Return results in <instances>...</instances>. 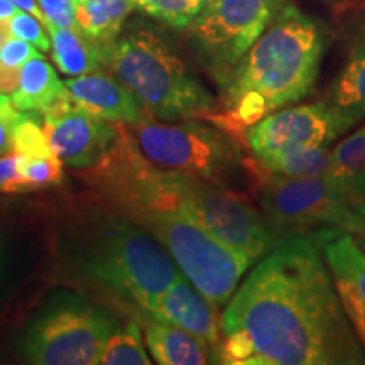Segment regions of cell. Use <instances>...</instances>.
<instances>
[{"label":"cell","mask_w":365,"mask_h":365,"mask_svg":"<svg viewBox=\"0 0 365 365\" xmlns=\"http://www.w3.org/2000/svg\"><path fill=\"white\" fill-rule=\"evenodd\" d=\"M117 323L85 296L56 291L24 328L19 357L36 365H95Z\"/></svg>","instance_id":"obj_5"},{"label":"cell","mask_w":365,"mask_h":365,"mask_svg":"<svg viewBox=\"0 0 365 365\" xmlns=\"http://www.w3.org/2000/svg\"><path fill=\"white\" fill-rule=\"evenodd\" d=\"M85 279L148 309L181 276V269L148 230L120 212H90L68 242Z\"/></svg>","instance_id":"obj_3"},{"label":"cell","mask_w":365,"mask_h":365,"mask_svg":"<svg viewBox=\"0 0 365 365\" xmlns=\"http://www.w3.org/2000/svg\"><path fill=\"white\" fill-rule=\"evenodd\" d=\"M78 29L100 48H108L120 34L135 0H73Z\"/></svg>","instance_id":"obj_19"},{"label":"cell","mask_w":365,"mask_h":365,"mask_svg":"<svg viewBox=\"0 0 365 365\" xmlns=\"http://www.w3.org/2000/svg\"><path fill=\"white\" fill-rule=\"evenodd\" d=\"M103 365H149V355L144 349L143 333L135 322L115 325L105 344L100 362Z\"/></svg>","instance_id":"obj_23"},{"label":"cell","mask_w":365,"mask_h":365,"mask_svg":"<svg viewBox=\"0 0 365 365\" xmlns=\"http://www.w3.org/2000/svg\"><path fill=\"white\" fill-rule=\"evenodd\" d=\"M132 134L144 156L161 170L185 173L228 190L244 182L250 173L235 137L218 125L193 118L181 124L144 118L132 124Z\"/></svg>","instance_id":"obj_6"},{"label":"cell","mask_w":365,"mask_h":365,"mask_svg":"<svg viewBox=\"0 0 365 365\" xmlns=\"http://www.w3.org/2000/svg\"><path fill=\"white\" fill-rule=\"evenodd\" d=\"M182 208L200 227L234 252L257 262L282 240L245 196L200 178L171 171Z\"/></svg>","instance_id":"obj_10"},{"label":"cell","mask_w":365,"mask_h":365,"mask_svg":"<svg viewBox=\"0 0 365 365\" xmlns=\"http://www.w3.org/2000/svg\"><path fill=\"white\" fill-rule=\"evenodd\" d=\"M145 312L156 319L171 323L198 336L210 349L215 350L217 359L222 341V319L218 318L215 304L205 298L185 274L154 299Z\"/></svg>","instance_id":"obj_14"},{"label":"cell","mask_w":365,"mask_h":365,"mask_svg":"<svg viewBox=\"0 0 365 365\" xmlns=\"http://www.w3.org/2000/svg\"><path fill=\"white\" fill-rule=\"evenodd\" d=\"M51 34L53 59L65 75L80 76L97 71L103 65L102 48L93 43L80 29L46 24Z\"/></svg>","instance_id":"obj_21"},{"label":"cell","mask_w":365,"mask_h":365,"mask_svg":"<svg viewBox=\"0 0 365 365\" xmlns=\"http://www.w3.org/2000/svg\"><path fill=\"white\" fill-rule=\"evenodd\" d=\"M19 161V171L29 186V190L49 188L58 186L63 181V161L56 158L51 159H26L16 154Z\"/></svg>","instance_id":"obj_26"},{"label":"cell","mask_w":365,"mask_h":365,"mask_svg":"<svg viewBox=\"0 0 365 365\" xmlns=\"http://www.w3.org/2000/svg\"><path fill=\"white\" fill-rule=\"evenodd\" d=\"M66 91V85L59 80L54 68L41 56L29 59L21 68L19 88L11 98L21 112L44 115L59 98L65 97Z\"/></svg>","instance_id":"obj_20"},{"label":"cell","mask_w":365,"mask_h":365,"mask_svg":"<svg viewBox=\"0 0 365 365\" xmlns=\"http://www.w3.org/2000/svg\"><path fill=\"white\" fill-rule=\"evenodd\" d=\"M41 11L46 17V24L51 22L59 27H70V29H78L75 19V7L73 0H38Z\"/></svg>","instance_id":"obj_30"},{"label":"cell","mask_w":365,"mask_h":365,"mask_svg":"<svg viewBox=\"0 0 365 365\" xmlns=\"http://www.w3.org/2000/svg\"><path fill=\"white\" fill-rule=\"evenodd\" d=\"M257 181L264 217L281 239L322 228L365 237V217L357 205L327 180L274 176L261 166Z\"/></svg>","instance_id":"obj_8"},{"label":"cell","mask_w":365,"mask_h":365,"mask_svg":"<svg viewBox=\"0 0 365 365\" xmlns=\"http://www.w3.org/2000/svg\"><path fill=\"white\" fill-rule=\"evenodd\" d=\"M12 29H11V19H0V49L4 48V44L12 38Z\"/></svg>","instance_id":"obj_35"},{"label":"cell","mask_w":365,"mask_h":365,"mask_svg":"<svg viewBox=\"0 0 365 365\" xmlns=\"http://www.w3.org/2000/svg\"><path fill=\"white\" fill-rule=\"evenodd\" d=\"M21 110L7 97V93H0V156H6L12 150L14 127L21 118Z\"/></svg>","instance_id":"obj_28"},{"label":"cell","mask_w":365,"mask_h":365,"mask_svg":"<svg viewBox=\"0 0 365 365\" xmlns=\"http://www.w3.org/2000/svg\"><path fill=\"white\" fill-rule=\"evenodd\" d=\"M217 362L362 365L365 350L312 234L282 239L228 299Z\"/></svg>","instance_id":"obj_1"},{"label":"cell","mask_w":365,"mask_h":365,"mask_svg":"<svg viewBox=\"0 0 365 365\" xmlns=\"http://www.w3.org/2000/svg\"><path fill=\"white\" fill-rule=\"evenodd\" d=\"M359 242H360V245H362L364 250H365V237H359Z\"/></svg>","instance_id":"obj_36"},{"label":"cell","mask_w":365,"mask_h":365,"mask_svg":"<svg viewBox=\"0 0 365 365\" xmlns=\"http://www.w3.org/2000/svg\"><path fill=\"white\" fill-rule=\"evenodd\" d=\"M328 182L349 196L364 215L365 205V125L331 149V173Z\"/></svg>","instance_id":"obj_18"},{"label":"cell","mask_w":365,"mask_h":365,"mask_svg":"<svg viewBox=\"0 0 365 365\" xmlns=\"http://www.w3.org/2000/svg\"><path fill=\"white\" fill-rule=\"evenodd\" d=\"M11 29L16 38H21L27 43L34 44L41 51L49 53L51 51V41L46 34L43 24L38 17L33 14L19 11L16 16L11 17Z\"/></svg>","instance_id":"obj_27"},{"label":"cell","mask_w":365,"mask_h":365,"mask_svg":"<svg viewBox=\"0 0 365 365\" xmlns=\"http://www.w3.org/2000/svg\"><path fill=\"white\" fill-rule=\"evenodd\" d=\"M132 222L161 242L181 272L217 308L228 303L252 266V261L210 235L185 208L149 213Z\"/></svg>","instance_id":"obj_7"},{"label":"cell","mask_w":365,"mask_h":365,"mask_svg":"<svg viewBox=\"0 0 365 365\" xmlns=\"http://www.w3.org/2000/svg\"><path fill=\"white\" fill-rule=\"evenodd\" d=\"M11 2H12L14 6H16L17 9H21V11L33 14V16L38 17V19L46 26V17H44L43 11H41L39 2H36V0H11Z\"/></svg>","instance_id":"obj_33"},{"label":"cell","mask_w":365,"mask_h":365,"mask_svg":"<svg viewBox=\"0 0 365 365\" xmlns=\"http://www.w3.org/2000/svg\"><path fill=\"white\" fill-rule=\"evenodd\" d=\"M43 127L54 154L73 170L97 164L118 134V127L112 122L91 115L78 105L44 115Z\"/></svg>","instance_id":"obj_13"},{"label":"cell","mask_w":365,"mask_h":365,"mask_svg":"<svg viewBox=\"0 0 365 365\" xmlns=\"http://www.w3.org/2000/svg\"><path fill=\"white\" fill-rule=\"evenodd\" d=\"M102 53L103 65L158 120L207 117L215 108L213 95L195 78L175 49L153 31L127 33Z\"/></svg>","instance_id":"obj_4"},{"label":"cell","mask_w":365,"mask_h":365,"mask_svg":"<svg viewBox=\"0 0 365 365\" xmlns=\"http://www.w3.org/2000/svg\"><path fill=\"white\" fill-rule=\"evenodd\" d=\"M0 254H2V245H0Z\"/></svg>","instance_id":"obj_37"},{"label":"cell","mask_w":365,"mask_h":365,"mask_svg":"<svg viewBox=\"0 0 365 365\" xmlns=\"http://www.w3.org/2000/svg\"><path fill=\"white\" fill-rule=\"evenodd\" d=\"M21 83V68L0 61V93H14Z\"/></svg>","instance_id":"obj_32"},{"label":"cell","mask_w":365,"mask_h":365,"mask_svg":"<svg viewBox=\"0 0 365 365\" xmlns=\"http://www.w3.org/2000/svg\"><path fill=\"white\" fill-rule=\"evenodd\" d=\"M29 186L19 171L16 154L0 158V193H27Z\"/></svg>","instance_id":"obj_29"},{"label":"cell","mask_w":365,"mask_h":365,"mask_svg":"<svg viewBox=\"0 0 365 365\" xmlns=\"http://www.w3.org/2000/svg\"><path fill=\"white\" fill-rule=\"evenodd\" d=\"M145 344L150 357L163 365H203L215 362L213 355H210V346L203 340L161 319L145 325Z\"/></svg>","instance_id":"obj_17"},{"label":"cell","mask_w":365,"mask_h":365,"mask_svg":"<svg viewBox=\"0 0 365 365\" xmlns=\"http://www.w3.org/2000/svg\"><path fill=\"white\" fill-rule=\"evenodd\" d=\"M327 100L357 124L365 118V9L345 22L344 63L330 81Z\"/></svg>","instance_id":"obj_15"},{"label":"cell","mask_w":365,"mask_h":365,"mask_svg":"<svg viewBox=\"0 0 365 365\" xmlns=\"http://www.w3.org/2000/svg\"><path fill=\"white\" fill-rule=\"evenodd\" d=\"M262 170L282 178H319L328 180L331 173L330 145L291 149L257 159Z\"/></svg>","instance_id":"obj_22"},{"label":"cell","mask_w":365,"mask_h":365,"mask_svg":"<svg viewBox=\"0 0 365 365\" xmlns=\"http://www.w3.org/2000/svg\"><path fill=\"white\" fill-rule=\"evenodd\" d=\"M21 9H17L11 0H0V19H11Z\"/></svg>","instance_id":"obj_34"},{"label":"cell","mask_w":365,"mask_h":365,"mask_svg":"<svg viewBox=\"0 0 365 365\" xmlns=\"http://www.w3.org/2000/svg\"><path fill=\"white\" fill-rule=\"evenodd\" d=\"M328 38L322 21L284 2L222 90L225 115L207 118L234 135L299 102L317 85Z\"/></svg>","instance_id":"obj_2"},{"label":"cell","mask_w":365,"mask_h":365,"mask_svg":"<svg viewBox=\"0 0 365 365\" xmlns=\"http://www.w3.org/2000/svg\"><path fill=\"white\" fill-rule=\"evenodd\" d=\"M286 0H207L190 27L202 65L223 90Z\"/></svg>","instance_id":"obj_9"},{"label":"cell","mask_w":365,"mask_h":365,"mask_svg":"<svg viewBox=\"0 0 365 365\" xmlns=\"http://www.w3.org/2000/svg\"><path fill=\"white\" fill-rule=\"evenodd\" d=\"M322 250L341 307L365 350V250L359 237L336 228L312 234Z\"/></svg>","instance_id":"obj_12"},{"label":"cell","mask_w":365,"mask_h":365,"mask_svg":"<svg viewBox=\"0 0 365 365\" xmlns=\"http://www.w3.org/2000/svg\"><path fill=\"white\" fill-rule=\"evenodd\" d=\"M135 2L137 7L150 17H156L176 29H182L193 22L207 0H135Z\"/></svg>","instance_id":"obj_25"},{"label":"cell","mask_w":365,"mask_h":365,"mask_svg":"<svg viewBox=\"0 0 365 365\" xmlns=\"http://www.w3.org/2000/svg\"><path fill=\"white\" fill-rule=\"evenodd\" d=\"M65 85L75 103L91 115L127 125L145 118L134 93L107 73H86L65 81Z\"/></svg>","instance_id":"obj_16"},{"label":"cell","mask_w":365,"mask_h":365,"mask_svg":"<svg viewBox=\"0 0 365 365\" xmlns=\"http://www.w3.org/2000/svg\"><path fill=\"white\" fill-rule=\"evenodd\" d=\"M357 125L328 100L272 112L250 125L245 139L257 159L291 149L330 145Z\"/></svg>","instance_id":"obj_11"},{"label":"cell","mask_w":365,"mask_h":365,"mask_svg":"<svg viewBox=\"0 0 365 365\" xmlns=\"http://www.w3.org/2000/svg\"><path fill=\"white\" fill-rule=\"evenodd\" d=\"M12 153L26 159H51L56 158L46 137L44 127L39 124L34 112H24L14 127Z\"/></svg>","instance_id":"obj_24"},{"label":"cell","mask_w":365,"mask_h":365,"mask_svg":"<svg viewBox=\"0 0 365 365\" xmlns=\"http://www.w3.org/2000/svg\"><path fill=\"white\" fill-rule=\"evenodd\" d=\"M43 54L38 51L34 44L27 43V41L21 38H11L0 49V61H4L9 66L22 68L29 59L41 58Z\"/></svg>","instance_id":"obj_31"}]
</instances>
